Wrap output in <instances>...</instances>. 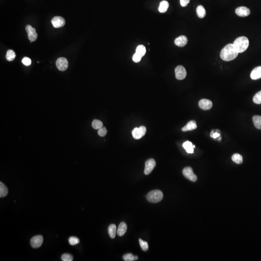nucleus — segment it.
<instances>
[{
  "instance_id": "f257e3e1",
  "label": "nucleus",
  "mask_w": 261,
  "mask_h": 261,
  "mask_svg": "<svg viewBox=\"0 0 261 261\" xmlns=\"http://www.w3.org/2000/svg\"><path fill=\"white\" fill-rule=\"evenodd\" d=\"M239 53L234 49L233 45L229 44L221 50L220 57L224 61H229L236 59Z\"/></svg>"
},
{
  "instance_id": "f03ea898",
  "label": "nucleus",
  "mask_w": 261,
  "mask_h": 261,
  "mask_svg": "<svg viewBox=\"0 0 261 261\" xmlns=\"http://www.w3.org/2000/svg\"><path fill=\"white\" fill-rule=\"evenodd\" d=\"M233 45L236 50L239 53H241L244 52L248 48L249 45V41L246 37L241 36L236 39Z\"/></svg>"
},
{
  "instance_id": "7ed1b4c3",
  "label": "nucleus",
  "mask_w": 261,
  "mask_h": 261,
  "mask_svg": "<svg viewBox=\"0 0 261 261\" xmlns=\"http://www.w3.org/2000/svg\"><path fill=\"white\" fill-rule=\"evenodd\" d=\"M164 195L162 192L160 190H153L149 192L147 195V200L149 202L152 203H157L161 201L163 199Z\"/></svg>"
},
{
  "instance_id": "20e7f679",
  "label": "nucleus",
  "mask_w": 261,
  "mask_h": 261,
  "mask_svg": "<svg viewBox=\"0 0 261 261\" xmlns=\"http://www.w3.org/2000/svg\"><path fill=\"white\" fill-rule=\"evenodd\" d=\"M147 132V129L144 126H140L139 128H135L132 130V135L135 139H139L144 136Z\"/></svg>"
},
{
  "instance_id": "39448f33",
  "label": "nucleus",
  "mask_w": 261,
  "mask_h": 261,
  "mask_svg": "<svg viewBox=\"0 0 261 261\" xmlns=\"http://www.w3.org/2000/svg\"><path fill=\"white\" fill-rule=\"evenodd\" d=\"M182 173L184 177L190 181L195 182L197 180V176L193 173V169L190 167H187L184 168Z\"/></svg>"
},
{
  "instance_id": "423d86ee",
  "label": "nucleus",
  "mask_w": 261,
  "mask_h": 261,
  "mask_svg": "<svg viewBox=\"0 0 261 261\" xmlns=\"http://www.w3.org/2000/svg\"><path fill=\"white\" fill-rule=\"evenodd\" d=\"M26 31L28 33V38L31 43L35 42L37 39V33H36V30L30 25H28L26 27Z\"/></svg>"
},
{
  "instance_id": "0eeeda50",
  "label": "nucleus",
  "mask_w": 261,
  "mask_h": 261,
  "mask_svg": "<svg viewBox=\"0 0 261 261\" xmlns=\"http://www.w3.org/2000/svg\"><path fill=\"white\" fill-rule=\"evenodd\" d=\"M175 75L176 79L178 80H183L185 79L187 76L186 70L184 67L179 65L175 69Z\"/></svg>"
},
{
  "instance_id": "6e6552de",
  "label": "nucleus",
  "mask_w": 261,
  "mask_h": 261,
  "mask_svg": "<svg viewBox=\"0 0 261 261\" xmlns=\"http://www.w3.org/2000/svg\"><path fill=\"white\" fill-rule=\"evenodd\" d=\"M56 66L58 69L61 71H64L66 70L68 68V61L65 58H60L56 61Z\"/></svg>"
},
{
  "instance_id": "1a4fd4ad",
  "label": "nucleus",
  "mask_w": 261,
  "mask_h": 261,
  "mask_svg": "<svg viewBox=\"0 0 261 261\" xmlns=\"http://www.w3.org/2000/svg\"><path fill=\"white\" fill-rule=\"evenodd\" d=\"M156 164V162L153 159H149L147 160L145 163L144 174L146 175L149 174L155 168Z\"/></svg>"
},
{
  "instance_id": "9d476101",
  "label": "nucleus",
  "mask_w": 261,
  "mask_h": 261,
  "mask_svg": "<svg viewBox=\"0 0 261 261\" xmlns=\"http://www.w3.org/2000/svg\"><path fill=\"white\" fill-rule=\"evenodd\" d=\"M44 239L41 235L35 236L32 238L30 241L31 246L33 248H38L43 244Z\"/></svg>"
},
{
  "instance_id": "9b49d317",
  "label": "nucleus",
  "mask_w": 261,
  "mask_h": 261,
  "mask_svg": "<svg viewBox=\"0 0 261 261\" xmlns=\"http://www.w3.org/2000/svg\"><path fill=\"white\" fill-rule=\"evenodd\" d=\"M51 23L54 28H59L64 26L65 24V20L63 17L56 16L52 19Z\"/></svg>"
},
{
  "instance_id": "f8f14e48",
  "label": "nucleus",
  "mask_w": 261,
  "mask_h": 261,
  "mask_svg": "<svg viewBox=\"0 0 261 261\" xmlns=\"http://www.w3.org/2000/svg\"><path fill=\"white\" fill-rule=\"evenodd\" d=\"M213 105L212 102L211 100L203 99L199 102V107L201 109L205 110H208L211 108Z\"/></svg>"
},
{
  "instance_id": "ddd939ff",
  "label": "nucleus",
  "mask_w": 261,
  "mask_h": 261,
  "mask_svg": "<svg viewBox=\"0 0 261 261\" xmlns=\"http://www.w3.org/2000/svg\"><path fill=\"white\" fill-rule=\"evenodd\" d=\"M236 13L237 16L241 17H246L250 14V10L246 7H239L236 9Z\"/></svg>"
},
{
  "instance_id": "4468645a",
  "label": "nucleus",
  "mask_w": 261,
  "mask_h": 261,
  "mask_svg": "<svg viewBox=\"0 0 261 261\" xmlns=\"http://www.w3.org/2000/svg\"><path fill=\"white\" fill-rule=\"evenodd\" d=\"M174 44L179 47H183L188 43V39L184 35L179 36L177 38L174 42Z\"/></svg>"
},
{
  "instance_id": "2eb2a0df",
  "label": "nucleus",
  "mask_w": 261,
  "mask_h": 261,
  "mask_svg": "<svg viewBox=\"0 0 261 261\" xmlns=\"http://www.w3.org/2000/svg\"><path fill=\"white\" fill-rule=\"evenodd\" d=\"M250 77L253 80H257L261 79V66L257 67L252 71Z\"/></svg>"
},
{
  "instance_id": "dca6fc26",
  "label": "nucleus",
  "mask_w": 261,
  "mask_h": 261,
  "mask_svg": "<svg viewBox=\"0 0 261 261\" xmlns=\"http://www.w3.org/2000/svg\"><path fill=\"white\" fill-rule=\"evenodd\" d=\"M197 128V124L195 120H191L189 121L186 125L182 128L183 132H186L189 130H192Z\"/></svg>"
},
{
  "instance_id": "f3484780",
  "label": "nucleus",
  "mask_w": 261,
  "mask_h": 261,
  "mask_svg": "<svg viewBox=\"0 0 261 261\" xmlns=\"http://www.w3.org/2000/svg\"><path fill=\"white\" fill-rule=\"evenodd\" d=\"M127 230V226L126 224L124 222H122L119 224L117 233L118 236H122L126 233Z\"/></svg>"
},
{
  "instance_id": "a211bd4d",
  "label": "nucleus",
  "mask_w": 261,
  "mask_h": 261,
  "mask_svg": "<svg viewBox=\"0 0 261 261\" xmlns=\"http://www.w3.org/2000/svg\"><path fill=\"white\" fill-rule=\"evenodd\" d=\"M169 7V3L167 1H163L160 4L159 7V11L162 13L167 12Z\"/></svg>"
},
{
  "instance_id": "6ab92c4d",
  "label": "nucleus",
  "mask_w": 261,
  "mask_h": 261,
  "mask_svg": "<svg viewBox=\"0 0 261 261\" xmlns=\"http://www.w3.org/2000/svg\"><path fill=\"white\" fill-rule=\"evenodd\" d=\"M117 227H116V225L112 224L109 225L108 228V234H109V236L111 239H114L116 236V233H117Z\"/></svg>"
},
{
  "instance_id": "aec40b11",
  "label": "nucleus",
  "mask_w": 261,
  "mask_h": 261,
  "mask_svg": "<svg viewBox=\"0 0 261 261\" xmlns=\"http://www.w3.org/2000/svg\"><path fill=\"white\" fill-rule=\"evenodd\" d=\"M196 13H197V16L200 19L204 18L206 15V11L203 6L200 5L197 7L196 8Z\"/></svg>"
},
{
  "instance_id": "412c9836",
  "label": "nucleus",
  "mask_w": 261,
  "mask_h": 261,
  "mask_svg": "<svg viewBox=\"0 0 261 261\" xmlns=\"http://www.w3.org/2000/svg\"><path fill=\"white\" fill-rule=\"evenodd\" d=\"M183 147L185 149L187 152L188 153H193L194 152V148L192 142L186 141L183 144Z\"/></svg>"
},
{
  "instance_id": "4be33fe9",
  "label": "nucleus",
  "mask_w": 261,
  "mask_h": 261,
  "mask_svg": "<svg viewBox=\"0 0 261 261\" xmlns=\"http://www.w3.org/2000/svg\"><path fill=\"white\" fill-rule=\"evenodd\" d=\"M8 189L3 183L0 182V197H4L7 195Z\"/></svg>"
},
{
  "instance_id": "5701e85b",
  "label": "nucleus",
  "mask_w": 261,
  "mask_h": 261,
  "mask_svg": "<svg viewBox=\"0 0 261 261\" xmlns=\"http://www.w3.org/2000/svg\"><path fill=\"white\" fill-rule=\"evenodd\" d=\"M252 120L256 128L258 129H261V116H253Z\"/></svg>"
},
{
  "instance_id": "b1692460",
  "label": "nucleus",
  "mask_w": 261,
  "mask_h": 261,
  "mask_svg": "<svg viewBox=\"0 0 261 261\" xmlns=\"http://www.w3.org/2000/svg\"><path fill=\"white\" fill-rule=\"evenodd\" d=\"M232 160L236 164H241L243 163L242 156L238 153L233 154L232 157Z\"/></svg>"
},
{
  "instance_id": "393cba45",
  "label": "nucleus",
  "mask_w": 261,
  "mask_h": 261,
  "mask_svg": "<svg viewBox=\"0 0 261 261\" xmlns=\"http://www.w3.org/2000/svg\"><path fill=\"white\" fill-rule=\"evenodd\" d=\"M16 53L13 50L9 49L7 51L6 59L9 61H13L16 58Z\"/></svg>"
},
{
  "instance_id": "a878e982",
  "label": "nucleus",
  "mask_w": 261,
  "mask_h": 261,
  "mask_svg": "<svg viewBox=\"0 0 261 261\" xmlns=\"http://www.w3.org/2000/svg\"><path fill=\"white\" fill-rule=\"evenodd\" d=\"M136 53L139 55L141 56L142 57H143L146 53V49L145 47L142 45H138L136 48Z\"/></svg>"
},
{
  "instance_id": "bb28decb",
  "label": "nucleus",
  "mask_w": 261,
  "mask_h": 261,
  "mask_svg": "<svg viewBox=\"0 0 261 261\" xmlns=\"http://www.w3.org/2000/svg\"><path fill=\"white\" fill-rule=\"evenodd\" d=\"M92 128L94 129L99 130L103 127V123L99 120H94L92 123Z\"/></svg>"
},
{
  "instance_id": "cd10ccee",
  "label": "nucleus",
  "mask_w": 261,
  "mask_h": 261,
  "mask_svg": "<svg viewBox=\"0 0 261 261\" xmlns=\"http://www.w3.org/2000/svg\"><path fill=\"white\" fill-rule=\"evenodd\" d=\"M253 102L255 104H261V91L257 92L253 98Z\"/></svg>"
},
{
  "instance_id": "c85d7f7f",
  "label": "nucleus",
  "mask_w": 261,
  "mask_h": 261,
  "mask_svg": "<svg viewBox=\"0 0 261 261\" xmlns=\"http://www.w3.org/2000/svg\"><path fill=\"white\" fill-rule=\"evenodd\" d=\"M123 259L125 261H133L135 260V256L131 253H127L123 256Z\"/></svg>"
},
{
  "instance_id": "c756f323",
  "label": "nucleus",
  "mask_w": 261,
  "mask_h": 261,
  "mask_svg": "<svg viewBox=\"0 0 261 261\" xmlns=\"http://www.w3.org/2000/svg\"><path fill=\"white\" fill-rule=\"evenodd\" d=\"M139 244L142 249L144 252H146L149 249V245L146 241H143L141 239H139Z\"/></svg>"
},
{
  "instance_id": "7c9ffc66",
  "label": "nucleus",
  "mask_w": 261,
  "mask_h": 261,
  "mask_svg": "<svg viewBox=\"0 0 261 261\" xmlns=\"http://www.w3.org/2000/svg\"><path fill=\"white\" fill-rule=\"evenodd\" d=\"M69 244L71 245H75L78 244L80 242V240L77 237L75 236H71L68 240Z\"/></svg>"
},
{
  "instance_id": "2f4dec72",
  "label": "nucleus",
  "mask_w": 261,
  "mask_h": 261,
  "mask_svg": "<svg viewBox=\"0 0 261 261\" xmlns=\"http://www.w3.org/2000/svg\"><path fill=\"white\" fill-rule=\"evenodd\" d=\"M61 260L63 261H72L73 260V256L70 254L65 253L61 256Z\"/></svg>"
},
{
  "instance_id": "473e14b6",
  "label": "nucleus",
  "mask_w": 261,
  "mask_h": 261,
  "mask_svg": "<svg viewBox=\"0 0 261 261\" xmlns=\"http://www.w3.org/2000/svg\"><path fill=\"white\" fill-rule=\"evenodd\" d=\"M107 130L106 129V128L103 127L101 128H100V129L98 130V133L99 136H101V137H104V136H105V135H107Z\"/></svg>"
},
{
  "instance_id": "72a5a7b5",
  "label": "nucleus",
  "mask_w": 261,
  "mask_h": 261,
  "mask_svg": "<svg viewBox=\"0 0 261 261\" xmlns=\"http://www.w3.org/2000/svg\"><path fill=\"white\" fill-rule=\"evenodd\" d=\"M141 56L139 55L138 54L136 53L135 54L133 55V61L135 63H139V61H140L141 60L142 58Z\"/></svg>"
},
{
  "instance_id": "f704fd0d",
  "label": "nucleus",
  "mask_w": 261,
  "mask_h": 261,
  "mask_svg": "<svg viewBox=\"0 0 261 261\" xmlns=\"http://www.w3.org/2000/svg\"><path fill=\"white\" fill-rule=\"evenodd\" d=\"M22 63L23 64L26 65V66H29V65H31L32 61H31V60L29 58L24 57L22 60Z\"/></svg>"
},
{
  "instance_id": "c9c22d12",
  "label": "nucleus",
  "mask_w": 261,
  "mask_h": 261,
  "mask_svg": "<svg viewBox=\"0 0 261 261\" xmlns=\"http://www.w3.org/2000/svg\"><path fill=\"white\" fill-rule=\"evenodd\" d=\"M190 0H180V3L182 7H186L189 4Z\"/></svg>"
},
{
  "instance_id": "e433bc0d",
  "label": "nucleus",
  "mask_w": 261,
  "mask_h": 261,
  "mask_svg": "<svg viewBox=\"0 0 261 261\" xmlns=\"http://www.w3.org/2000/svg\"><path fill=\"white\" fill-rule=\"evenodd\" d=\"M221 136V134L218 132H215V133H214L213 135H212V138H217L218 137H219V136Z\"/></svg>"
},
{
  "instance_id": "4c0bfd02",
  "label": "nucleus",
  "mask_w": 261,
  "mask_h": 261,
  "mask_svg": "<svg viewBox=\"0 0 261 261\" xmlns=\"http://www.w3.org/2000/svg\"><path fill=\"white\" fill-rule=\"evenodd\" d=\"M214 133V130H212V131H211V137H212V135H213V133Z\"/></svg>"
},
{
  "instance_id": "58836bf2",
  "label": "nucleus",
  "mask_w": 261,
  "mask_h": 261,
  "mask_svg": "<svg viewBox=\"0 0 261 261\" xmlns=\"http://www.w3.org/2000/svg\"><path fill=\"white\" fill-rule=\"evenodd\" d=\"M138 257L137 256H135V260H138Z\"/></svg>"
},
{
  "instance_id": "ea45409f",
  "label": "nucleus",
  "mask_w": 261,
  "mask_h": 261,
  "mask_svg": "<svg viewBox=\"0 0 261 261\" xmlns=\"http://www.w3.org/2000/svg\"><path fill=\"white\" fill-rule=\"evenodd\" d=\"M217 139L218 141H221V136H219V137H218V138Z\"/></svg>"
},
{
  "instance_id": "a19ab883",
  "label": "nucleus",
  "mask_w": 261,
  "mask_h": 261,
  "mask_svg": "<svg viewBox=\"0 0 261 261\" xmlns=\"http://www.w3.org/2000/svg\"><path fill=\"white\" fill-rule=\"evenodd\" d=\"M193 148H195V146L193 145Z\"/></svg>"
}]
</instances>
